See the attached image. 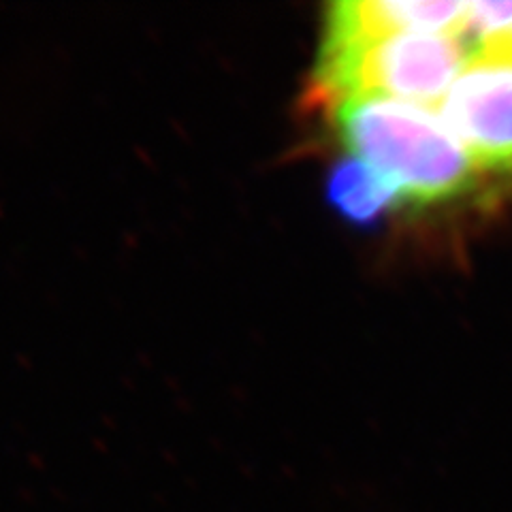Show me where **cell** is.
I'll list each match as a JSON object with an SVG mask.
<instances>
[{
	"label": "cell",
	"instance_id": "cell-1",
	"mask_svg": "<svg viewBox=\"0 0 512 512\" xmlns=\"http://www.w3.org/2000/svg\"><path fill=\"white\" fill-rule=\"evenodd\" d=\"M333 118L348 152L378 171L406 203L451 201L478 184L474 158L429 107L352 96L335 103Z\"/></svg>",
	"mask_w": 512,
	"mask_h": 512
},
{
	"label": "cell",
	"instance_id": "cell-3",
	"mask_svg": "<svg viewBox=\"0 0 512 512\" xmlns=\"http://www.w3.org/2000/svg\"><path fill=\"white\" fill-rule=\"evenodd\" d=\"M440 116L480 171L512 178V67L468 62L442 99Z\"/></svg>",
	"mask_w": 512,
	"mask_h": 512
},
{
	"label": "cell",
	"instance_id": "cell-2",
	"mask_svg": "<svg viewBox=\"0 0 512 512\" xmlns=\"http://www.w3.org/2000/svg\"><path fill=\"white\" fill-rule=\"evenodd\" d=\"M468 64V50L446 32H402L370 41L323 47L314 71L320 101L389 96L423 107L442 103Z\"/></svg>",
	"mask_w": 512,
	"mask_h": 512
},
{
	"label": "cell",
	"instance_id": "cell-5",
	"mask_svg": "<svg viewBox=\"0 0 512 512\" xmlns=\"http://www.w3.org/2000/svg\"><path fill=\"white\" fill-rule=\"evenodd\" d=\"M327 201L346 222L374 224L406 203L378 171L357 156H346L327 175Z\"/></svg>",
	"mask_w": 512,
	"mask_h": 512
},
{
	"label": "cell",
	"instance_id": "cell-4",
	"mask_svg": "<svg viewBox=\"0 0 512 512\" xmlns=\"http://www.w3.org/2000/svg\"><path fill=\"white\" fill-rule=\"evenodd\" d=\"M470 3L457 0H342L327 7L323 47L402 32L461 35Z\"/></svg>",
	"mask_w": 512,
	"mask_h": 512
},
{
	"label": "cell",
	"instance_id": "cell-6",
	"mask_svg": "<svg viewBox=\"0 0 512 512\" xmlns=\"http://www.w3.org/2000/svg\"><path fill=\"white\" fill-rule=\"evenodd\" d=\"M459 39L466 43L468 62L512 67V0L470 3Z\"/></svg>",
	"mask_w": 512,
	"mask_h": 512
}]
</instances>
